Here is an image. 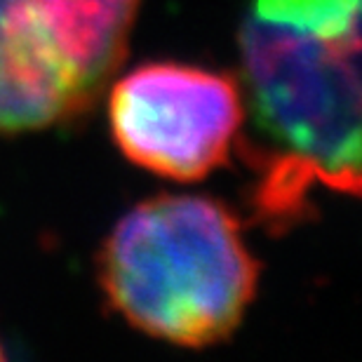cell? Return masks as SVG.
Returning a JSON list of instances; mask_svg holds the SVG:
<instances>
[{
  "instance_id": "cell-3",
  "label": "cell",
  "mask_w": 362,
  "mask_h": 362,
  "mask_svg": "<svg viewBox=\"0 0 362 362\" xmlns=\"http://www.w3.org/2000/svg\"><path fill=\"white\" fill-rule=\"evenodd\" d=\"M139 0H0V134L94 106L127 54Z\"/></svg>"
},
{
  "instance_id": "cell-4",
  "label": "cell",
  "mask_w": 362,
  "mask_h": 362,
  "mask_svg": "<svg viewBox=\"0 0 362 362\" xmlns=\"http://www.w3.org/2000/svg\"><path fill=\"white\" fill-rule=\"evenodd\" d=\"M108 125L136 168L200 181L228 160L243 127L240 85L228 74L177 62L141 64L113 83Z\"/></svg>"
},
{
  "instance_id": "cell-1",
  "label": "cell",
  "mask_w": 362,
  "mask_h": 362,
  "mask_svg": "<svg viewBox=\"0 0 362 362\" xmlns=\"http://www.w3.org/2000/svg\"><path fill=\"white\" fill-rule=\"evenodd\" d=\"M250 205L269 230L315 188L360 193V0H252L238 35Z\"/></svg>"
},
{
  "instance_id": "cell-2",
  "label": "cell",
  "mask_w": 362,
  "mask_h": 362,
  "mask_svg": "<svg viewBox=\"0 0 362 362\" xmlns=\"http://www.w3.org/2000/svg\"><path fill=\"white\" fill-rule=\"evenodd\" d=\"M108 303L160 341L200 349L243 322L259 264L238 216L205 195H156L122 214L99 255Z\"/></svg>"
}]
</instances>
